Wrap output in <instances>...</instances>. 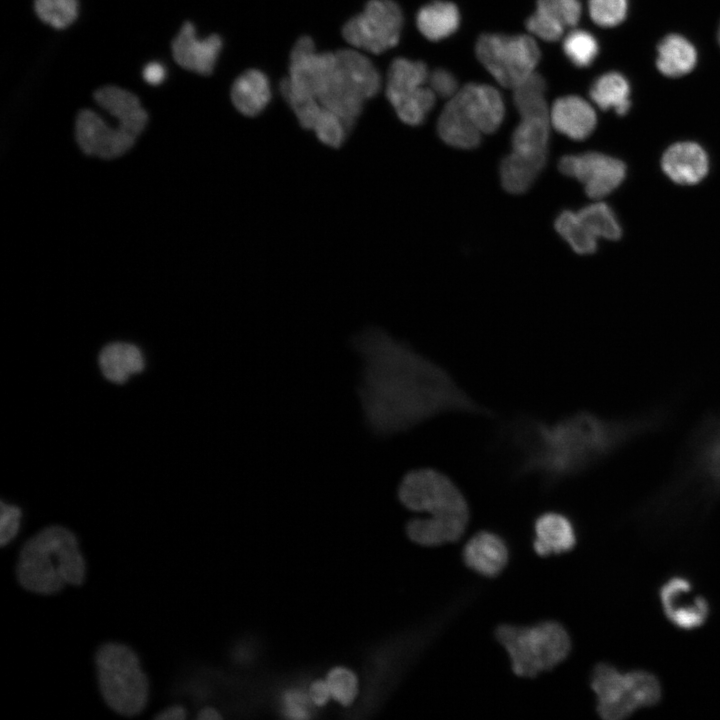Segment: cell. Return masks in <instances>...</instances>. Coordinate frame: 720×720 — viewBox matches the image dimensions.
<instances>
[{
	"instance_id": "cell-27",
	"label": "cell",
	"mask_w": 720,
	"mask_h": 720,
	"mask_svg": "<svg viewBox=\"0 0 720 720\" xmlns=\"http://www.w3.org/2000/svg\"><path fill=\"white\" fill-rule=\"evenodd\" d=\"M547 154L525 155L512 151L506 155L499 167L503 188L511 194L526 192L544 169Z\"/></svg>"
},
{
	"instance_id": "cell-41",
	"label": "cell",
	"mask_w": 720,
	"mask_h": 720,
	"mask_svg": "<svg viewBox=\"0 0 720 720\" xmlns=\"http://www.w3.org/2000/svg\"><path fill=\"white\" fill-rule=\"evenodd\" d=\"M627 12V0H589L591 19L600 26L611 27L621 23Z\"/></svg>"
},
{
	"instance_id": "cell-8",
	"label": "cell",
	"mask_w": 720,
	"mask_h": 720,
	"mask_svg": "<svg viewBox=\"0 0 720 720\" xmlns=\"http://www.w3.org/2000/svg\"><path fill=\"white\" fill-rule=\"evenodd\" d=\"M596 711L604 720H623L636 710L655 706L662 698L657 677L644 670L622 672L608 663L597 664L590 677Z\"/></svg>"
},
{
	"instance_id": "cell-40",
	"label": "cell",
	"mask_w": 720,
	"mask_h": 720,
	"mask_svg": "<svg viewBox=\"0 0 720 720\" xmlns=\"http://www.w3.org/2000/svg\"><path fill=\"white\" fill-rule=\"evenodd\" d=\"M537 9L564 28L576 25L581 16V4L578 0H537Z\"/></svg>"
},
{
	"instance_id": "cell-48",
	"label": "cell",
	"mask_w": 720,
	"mask_h": 720,
	"mask_svg": "<svg viewBox=\"0 0 720 720\" xmlns=\"http://www.w3.org/2000/svg\"><path fill=\"white\" fill-rule=\"evenodd\" d=\"M155 718L159 720H183L186 718V710L181 705H172L160 711Z\"/></svg>"
},
{
	"instance_id": "cell-46",
	"label": "cell",
	"mask_w": 720,
	"mask_h": 720,
	"mask_svg": "<svg viewBox=\"0 0 720 720\" xmlns=\"http://www.w3.org/2000/svg\"><path fill=\"white\" fill-rule=\"evenodd\" d=\"M310 697L316 705H324L327 702L329 697H331V693L326 680H317L312 684Z\"/></svg>"
},
{
	"instance_id": "cell-33",
	"label": "cell",
	"mask_w": 720,
	"mask_h": 720,
	"mask_svg": "<svg viewBox=\"0 0 720 720\" xmlns=\"http://www.w3.org/2000/svg\"><path fill=\"white\" fill-rule=\"evenodd\" d=\"M514 104L523 117H549L550 112L545 100L546 82L534 72L513 88Z\"/></svg>"
},
{
	"instance_id": "cell-21",
	"label": "cell",
	"mask_w": 720,
	"mask_h": 720,
	"mask_svg": "<svg viewBox=\"0 0 720 720\" xmlns=\"http://www.w3.org/2000/svg\"><path fill=\"white\" fill-rule=\"evenodd\" d=\"M533 549L541 557L571 551L577 543L575 527L570 518L558 511H546L533 523Z\"/></svg>"
},
{
	"instance_id": "cell-28",
	"label": "cell",
	"mask_w": 720,
	"mask_h": 720,
	"mask_svg": "<svg viewBox=\"0 0 720 720\" xmlns=\"http://www.w3.org/2000/svg\"><path fill=\"white\" fill-rule=\"evenodd\" d=\"M99 367L107 380L121 384L127 381L131 375L144 369V357L137 346L114 342L104 346L101 350Z\"/></svg>"
},
{
	"instance_id": "cell-34",
	"label": "cell",
	"mask_w": 720,
	"mask_h": 720,
	"mask_svg": "<svg viewBox=\"0 0 720 720\" xmlns=\"http://www.w3.org/2000/svg\"><path fill=\"white\" fill-rule=\"evenodd\" d=\"M558 234L578 254H592L597 249V238L590 232L577 212L563 210L555 220Z\"/></svg>"
},
{
	"instance_id": "cell-22",
	"label": "cell",
	"mask_w": 720,
	"mask_h": 720,
	"mask_svg": "<svg viewBox=\"0 0 720 720\" xmlns=\"http://www.w3.org/2000/svg\"><path fill=\"white\" fill-rule=\"evenodd\" d=\"M550 123L559 133L573 140H584L596 127L592 106L575 95L558 98L550 110Z\"/></svg>"
},
{
	"instance_id": "cell-17",
	"label": "cell",
	"mask_w": 720,
	"mask_h": 720,
	"mask_svg": "<svg viewBox=\"0 0 720 720\" xmlns=\"http://www.w3.org/2000/svg\"><path fill=\"white\" fill-rule=\"evenodd\" d=\"M452 97L482 134L493 133L500 127L505 107L501 94L494 87L468 83Z\"/></svg>"
},
{
	"instance_id": "cell-25",
	"label": "cell",
	"mask_w": 720,
	"mask_h": 720,
	"mask_svg": "<svg viewBox=\"0 0 720 720\" xmlns=\"http://www.w3.org/2000/svg\"><path fill=\"white\" fill-rule=\"evenodd\" d=\"M437 132L446 144L458 149L476 148L482 136L454 97L450 98L438 118Z\"/></svg>"
},
{
	"instance_id": "cell-15",
	"label": "cell",
	"mask_w": 720,
	"mask_h": 720,
	"mask_svg": "<svg viewBox=\"0 0 720 720\" xmlns=\"http://www.w3.org/2000/svg\"><path fill=\"white\" fill-rule=\"evenodd\" d=\"M75 136L80 149L87 155L104 159L117 158L135 144L137 137L120 126H109L92 110H81L75 122Z\"/></svg>"
},
{
	"instance_id": "cell-14",
	"label": "cell",
	"mask_w": 720,
	"mask_h": 720,
	"mask_svg": "<svg viewBox=\"0 0 720 720\" xmlns=\"http://www.w3.org/2000/svg\"><path fill=\"white\" fill-rule=\"evenodd\" d=\"M558 168L583 184L587 196L595 200L613 192L626 176V166L620 159L600 152L563 156Z\"/></svg>"
},
{
	"instance_id": "cell-5",
	"label": "cell",
	"mask_w": 720,
	"mask_h": 720,
	"mask_svg": "<svg viewBox=\"0 0 720 720\" xmlns=\"http://www.w3.org/2000/svg\"><path fill=\"white\" fill-rule=\"evenodd\" d=\"M95 667L100 694L111 710L133 717L145 709L149 679L130 646L115 641L103 643L96 651Z\"/></svg>"
},
{
	"instance_id": "cell-49",
	"label": "cell",
	"mask_w": 720,
	"mask_h": 720,
	"mask_svg": "<svg viewBox=\"0 0 720 720\" xmlns=\"http://www.w3.org/2000/svg\"><path fill=\"white\" fill-rule=\"evenodd\" d=\"M197 718L200 720H217L221 718V715L212 707H204L198 712Z\"/></svg>"
},
{
	"instance_id": "cell-6",
	"label": "cell",
	"mask_w": 720,
	"mask_h": 720,
	"mask_svg": "<svg viewBox=\"0 0 720 720\" xmlns=\"http://www.w3.org/2000/svg\"><path fill=\"white\" fill-rule=\"evenodd\" d=\"M496 640L506 650L513 672L535 677L563 662L571 650L567 630L558 622L543 621L531 626L501 624Z\"/></svg>"
},
{
	"instance_id": "cell-30",
	"label": "cell",
	"mask_w": 720,
	"mask_h": 720,
	"mask_svg": "<svg viewBox=\"0 0 720 720\" xmlns=\"http://www.w3.org/2000/svg\"><path fill=\"white\" fill-rule=\"evenodd\" d=\"M696 61L694 46L680 35H668L658 45L657 67L666 76L687 74L694 68Z\"/></svg>"
},
{
	"instance_id": "cell-26",
	"label": "cell",
	"mask_w": 720,
	"mask_h": 720,
	"mask_svg": "<svg viewBox=\"0 0 720 720\" xmlns=\"http://www.w3.org/2000/svg\"><path fill=\"white\" fill-rule=\"evenodd\" d=\"M271 99V90L266 75L256 69L242 73L233 83L231 100L235 108L247 117L260 114Z\"/></svg>"
},
{
	"instance_id": "cell-2",
	"label": "cell",
	"mask_w": 720,
	"mask_h": 720,
	"mask_svg": "<svg viewBox=\"0 0 720 720\" xmlns=\"http://www.w3.org/2000/svg\"><path fill=\"white\" fill-rule=\"evenodd\" d=\"M647 426L581 410L551 422L520 415L503 425L501 435L517 456L514 476L535 475L550 489L587 472Z\"/></svg>"
},
{
	"instance_id": "cell-29",
	"label": "cell",
	"mask_w": 720,
	"mask_h": 720,
	"mask_svg": "<svg viewBox=\"0 0 720 720\" xmlns=\"http://www.w3.org/2000/svg\"><path fill=\"white\" fill-rule=\"evenodd\" d=\"M416 23L419 31L427 39L438 41L457 30L460 14L454 3L437 0L423 6L418 11Z\"/></svg>"
},
{
	"instance_id": "cell-44",
	"label": "cell",
	"mask_w": 720,
	"mask_h": 720,
	"mask_svg": "<svg viewBox=\"0 0 720 720\" xmlns=\"http://www.w3.org/2000/svg\"><path fill=\"white\" fill-rule=\"evenodd\" d=\"M428 84L433 92L441 97L451 98L459 90L455 76L443 68L435 69L429 73Z\"/></svg>"
},
{
	"instance_id": "cell-35",
	"label": "cell",
	"mask_w": 720,
	"mask_h": 720,
	"mask_svg": "<svg viewBox=\"0 0 720 720\" xmlns=\"http://www.w3.org/2000/svg\"><path fill=\"white\" fill-rule=\"evenodd\" d=\"M579 217L598 239L618 240L622 235L620 223L614 211L604 202L589 204L577 211Z\"/></svg>"
},
{
	"instance_id": "cell-50",
	"label": "cell",
	"mask_w": 720,
	"mask_h": 720,
	"mask_svg": "<svg viewBox=\"0 0 720 720\" xmlns=\"http://www.w3.org/2000/svg\"><path fill=\"white\" fill-rule=\"evenodd\" d=\"M718 41H719V44H720V27H719V30H718Z\"/></svg>"
},
{
	"instance_id": "cell-47",
	"label": "cell",
	"mask_w": 720,
	"mask_h": 720,
	"mask_svg": "<svg viewBox=\"0 0 720 720\" xmlns=\"http://www.w3.org/2000/svg\"><path fill=\"white\" fill-rule=\"evenodd\" d=\"M143 77L149 84L157 85L163 81L165 69L160 63H149L143 70Z\"/></svg>"
},
{
	"instance_id": "cell-13",
	"label": "cell",
	"mask_w": 720,
	"mask_h": 720,
	"mask_svg": "<svg viewBox=\"0 0 720 720\" xmlns=\"http://www.w3.org/2000/svg\"><path fill=\"white\" fill-rule=\"evenodd\" d=\"M403 14L392 0H370L343 27L344 39L355 49L380 54L399 42Z\"/></svg>"
},
{
	"instance_id": "cell-12",
	"label": "cell",
	"mask_w": 720,
	"mask_h": 720,
	"mask_svg": "<svg viewBox=\"0 0 720 720\" xmlns=\"http://www.w3.org/2000/svg\"><path fill=\"white\" fill-rule=\"evenodd\" d=\"M335 64V52H317L312 38H299L290 53L289 75L280 83V91L287 104L318 100L333 74Z\"/></svg>"
},
{
	"instance_id": "cell-3",
	"label": "cell",
	"mask_w": 720,
	"mask_h": 720,
	"mask_svg": "<svg viewBox=\"0 0 720 720\" xmlns=\"http://www.w3.org/2000/svg\"><path fill=\"white\" fill-rule=\"evenodd\" d=\"M720 496V417L705 423L692 439L674 481L650 505L653 519L688 517ZM671 520V523H672Z\"/></svg>"
},
{
	"instance_id": "cell-18",
	"label": "cell",
	"mask_w": 720,
	"mask_h": 720,
	"mask_svg": "<svg viewBox=\"0 0 720 720\" xmlns=\"http://www.w3.org/2000/svg\"><path fill=\"white\" fill-rule=\"evenodd\" d=\"M221 48L222 40L217 34L198 39L194 25L190 22L183 24L172 42L174 60L182 68L201 75L213 72Z\"/></svg>"
},
{
	"instance_id": "cell-4",
	"label": "cell",
	"mask_w": 720,
	"mask_h": 720,
	"mask_svg": "<svg viewBox=\"0 0 720 720\" xmlns=\"http://www.w3.org/2000/svg\"><path fill=\"white\" fill-rule=\"evenodd\" d=\"M16 578L23 589L39 595L83 584L86 562L76 535L61 525L36 532L19 551Z\"/></svg>"
},
{
	"instance_id": "cell-7",
	"label": "cell",
	"mask_w": 720,
	"mask_h": 720,
	"mask_svg": "<svg viewBox=\"0 0 720 720\" xmlns=\"http://www.w3.org/2000/svg\"><path fill=\"white\" fill-rule=\"evenodd\" d=\"M335 56V69L318 100L351 132L365 101L379 92L381 76L371 60L358 49H340Z\"/></svg>"
},
{
	"instance_id": "cell-39",
	"label": "cell",
	"mask_w": 720,
	"mask_h": 720,
	"mask_svg": "<svg viewBox=\"0 0 720 720\" xmlns=\"http://www.w3.org/2000/svg\"><path fill=\"white\" fill-rule=\"evenodd\" d=\"M331 697L343 705H349L358 690L357 678L346 668L337 667L331 670L326 678Z\"/></svg>"
},
{
	"instance_id": "cell-36",
	"label": "cell",
	"mask_w": 720,
	"mask_h": 720,
	"mask_svg": "<svg viewBox=\"0 0 720 720\" xmlns=\"http://www.w3.org/2000/svg\"><path fill=\"white\" fill-rule=\"evenodd\" d=\"M34 8L43 22L57 29L72 24L78 14L76 0H35Z\"/></svg>"
},
{
	"instance_id": "cell-9",
	"label": "cell",
	"mask_w": 720,
	"mask_h": 720,
	"mask_svg": "<svg viewBox=\"0 0 720 720\" xmlns=\"http://www.w3.org/2000/svg\"><path fill=\"white\" fill-rule=\"evenodd\" d=\"M403 506L428 516L470 514L466 497L457 484L444 472L421 467L408 471L398 487Z\"/></svg>"
},
{
	"instance_id": "cell-24",
	"label": "cell",
	"mask_w": 720,
	"mask_h": 720,
	"mask_svg": "<svg viewBox=\"0 0 720 720\" xmlns=\"http://www.w3.org/2000/svg\"><path fill=\"white\" fill-rule=\"evenodd\" d=\"M94 99L99 106L118 120V126L135 137L143 132L148 115L136 95L110 85L96 90Z\"/></svg>"
},
{
	"instance_id": "cell-45",
	"label": "cell",
	"mask_w": 720,
	"mask_h": 720,
	"mask_svg": "<svg viewBox=\"0 0 720 720\" xmlns=\"http://www.w3.org/2000/svg\"><path fill=\"white\" fill-rule=\"evenodd\" d=\"M286 712L292 718H305L307 711L302 695L293 693L286 697Z\"/></svg>"
},
{
	"instance_id": "cell-31",
	"label": "cell",
	"mask_w": 720,
	"mask_h": 720,
	"mask_svg": "<svg viewBox=\"0 0 720 720\" xmlns=\"http://www.w3.org/2000/svg\"><path fill=\"white\" fill-rule=\"evenodd\" d=\"M549 117H523L512 134V151L525 155L547 154Z\"/></svg>"
},
{
	"instance_id": "cell-19",
	"label": "cell",
	"mask_w": 720,
	"mask_h": 720,
	"mask_svg": "<svg viewBox=\"0 0 720 720\" xmlns=\"http://www.w3.org/2000/svg\"><path fill=\"white\" fill-rule=\"evenodd\" d=\"M663 172L675 183L693 185L699 183L709 170V158L705 150L695 142L672 144L661 159Z\"/></svg>"
},
{
	"instance_id": "cell-42",
	"label": "cell",
	"mask_w": 720,
	"mask_h": 720,
	"mask_svg": "<svg viewBox=\"0 0 720 720\" xmlns=\"http://www.w3.org/2000/svg\"><path fill=\"white\" fill-rule=\"evenodd\" d=\"M527 29L545 41H557L562 36L565 28L554 19L536 9L527 19Z\"/></svg>"
},
{
	"instance_id": "cell-32",
	"label": "cell",
	"mask_w": 720,
	"mask_h": 720,
	"mask_svg": "<svg viewBox=\"0 0 720 720\" xmlns=\"http://www.w3.org/2000/svg\"><path fill=\"white\" fill-rule=\"evenodd\" d=\"M630 87L623 75L610 72L600 76L590 89L591 99L603 110L624 115L630 108Z\"/></svg>"
},
{
	"instance_id": "cell-37",
	"label": "cell",
	"mask_w": 720,
	"mask_h": 720,
	"mask_svg": "<svg viewBox=\"0 0 720 720\" xmlns=\"http://www.w3.org/2000/svg\"><path fill=\"white\" fill-rule=\"evenodd\" d=\"M563 50L574 65L586 67L596 58L599 47L592 34L584 30H574L564 39Z\"/></svg>"
},
{
	"instance_id": "cell-20",
	"label": "cell",
	"mask_w": 720,
	"mask_h": 720,
	"mask_svg": "<svg viewBox=\"0 0 720 720\" xmlns=\"http://www.w3.org/2000/svg\"><path fill=\"white\" fill-rule=\"evenodd\" d=\"M464 564L484 577H496L506 567L509 550L505 541L490 531H479L465 544L462 552Z\"/></svg>"
},
{
	"instance_id": "cell-43",
	"label": "cell",
	"mask_w": 720,
	"mask_h": 720,
	"mask_svg": "<svg viewBox=\"0 0 720 720\" xmlns=\"http://www.w3.org/2000/svg\"><path fill=\"white\" fill-rule=\"evenodd\" d=\"M0 511V543L2 546L9 544L17 535L22 512L15 505L1 502Z\"/></svg>"
},
{
	"instance_id": "cell-1",
	"label": "cell",
	"mask_w": 720,
	"mask_h": 720,
	"mask_svg": "<svg viewBox=\"0 0 720 720\" xmlns=\"http://www.w3.org/2000/svg\"><path fill=\"white\" fill-rule=\"evenodd\" d=\"M352 346L362 361L358 385L362 412L376 435L405 432L450 412L491 415L447 369L380 328L362 330Z\"/></svg>"
},
{
	"instance_id": "cell-11",
	"label": "cell",
	"mask_w": 720,
	"mask_h": 720,
	"mask_svg": "<svg viewBox=\"0 0 720 720\" xmlns=\"http://www.w3.org/2000/svg\"><path fill=\"white\" fill-rule=\"evenodd\" d=\"M425 63L406 58L394 59L389 67L386 96L398 118L407 125L422 124L435 104L436 94L428 86Z\"/></svg>"
},
{
	"instance_id": "cell-38",
	"label": "cell",
	"mask_w": 720,
	"mask_h": 720,
	"mask_svg": "<svg viewBox=\"0 0 720 720\" xmlns=\"http://www.w3.org/2000/svg\"><path fill=\"white\" fill-rule=\"evenodd\" d=\"M312 131L322 144L334 149L340 148L350 133L344 122L324 106Z\"/></svg>"
},
{
	"instance_id": "cell-10",
	"label": "cell",
	"mask_w": 720,
	"mask_h": 720,
	"mask_svg": "<svg viewBox=\"0 0 720 720\" xmlns=\"http://www.w3.org/2000/svg\"><path fill=\"white\" fill-rule=\"evenodd\" d=\"M475 51L496 81L512 89L535 72L541 57L537 43L527 35L483 34Z\"/></svg>"
},
{
	"instance_id": "cell-23",
	"label": "cell",
	"mask_w": 720,
	"mask_h": 720,
	"mask_svg": "<svg viewBox=\"0 0 720 720\" xmlns=\"http://www.w3.org/2000/svg\"><path fill=\"white\" fill-rule=\"evenodd\" d=\"M470 514H452L414 518L406 526L409 538L423 546H438L458 541L467 528Z\"/></svg>"
},
{
	"instance_id": "cell-16",
	"label": "cell",
	"mask_w": 720,
	"mask_h": 720,
	"mask_svg": "<svg viewBox=\"0 0 720 720\" xmlns=\"http://www.w3.org/2000/svg\"><path fill=\"white\" fill-rule=\"evenodd\" d=\"M659 599L666 618L681 630L702 626L710 615L708 601L694 592L693 583L684 576H673L659 589Z\"/></svg>"
}]
</instances>
